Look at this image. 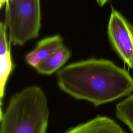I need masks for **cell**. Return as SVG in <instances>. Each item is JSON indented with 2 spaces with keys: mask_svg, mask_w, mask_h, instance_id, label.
Segmentation results:
<instances>
[{
  "mask_svg": "<svg viewBox=\"0 0 133 133\" xmlns=\"http://www.w3.org/2000/svg\"><path fill=\"white\" fill-rule=\"evenodd\" d=\"M5 12L10 44L22 46L38 36L41 21L39 0H7Z\"/></svg>",
  "mask_w": 133,
  "mask_h": 133,
  "instance_id": "3957f363",
  "label": "cell"
},
{
  "mask_svg": "<svg viewBox=\"0 0 133 133\" xmlns=\"http://www.w3.org/2000/svg\"><path fill=\"white\" fill-rule=\"evenodd\" d=\"M116 116L133 132V94L116 105Z\"/></svg>",
  "mask_w": 133,
  "mask_h": 133,
  "instance_id": "9c48e42d",
  "label": "cell"
},
{
  "mask_svg": "<svg viewBox=\"0 0 133 133\" xmlns=\"http://www.w3.org/2000/svg\"><path fill=\"white\" fill-rule=\"evenodd\" d=\"M10 44L6 25L5 22H1L0 26V116L3 113L2 99L4 96L6 83L14 69V64L10 55Z\"/></svg>",
  "mask_w": 133,
  "mask_h": 133,
  "instance_id": "5b68a950",
  "label": "cell"
},
{
  "mask_svg": "<svg viewBox=\"0 0 133 133\" xmlns=\"http://www.w3.org/2000/svg\"><path fill=\"white\" fill-rule=\"evenodd\" d=\"M70 57L71 51L63 45L52 55L39 63L35 69L39 74L51 75L61 69Z\"/></svg>",
  "mask_w": 133,
  "mask_h": 133,
  "instance_id": "ba28073f",
  "label": "cell"
},
{
  "mask_svg": "<svg viewBox=\"0 0 133 133\" xmlns=\"http://www.w3.org/2000/svg\"><path fill=\"white\" fill-rule=\"evenodd\" d=\"M63 46V39L59 35L45 38L39 41L35 48L25 56V60L29 65L35 68Z\"/></svg>",
  "mask_w": 133,
  "mask_h": 133,
  "instance_id": "52a82bcc",
  "label": "cell"
},
{
  "mask_svg": "<svg viewBox=\"0 0 133 133\" xmlns=\"http://www.w3.org/2000/svg\"><path fill=\"white\" fill-rule=\"evenodd\" d=\"M7 0H0V7L2 8L4 5H6Z\"/></svg>",
  "mask_w": 133,
  "mask_h": 133,
  "instance_id": "8fae6325",
  "label": "cell"
},
{
  "mask_svg": "<svg viewBox=\"0 0 133 133\" xmlns=\"http://www.w3.org/2000/svg\"><path fill=\"white\" fill-rule=\"evenodd\" d=\"M107 32L113 49L128 66L132 69L133 26L113 8H112Z\"/></svg>",
  "mask_w": 133,
  "mask_h": 133,
  "instance_id": "277c9868",
  "label": "cell"
},
{
  "mask_svg": "<svg viewBox=\"0 0 133 133\" xmlns=\"http://www.w3.org/2000/svg\"><path fill=\"white\" fill-rule=\"evenodd\" d=\"M49 116L43 90L30 86L14 94L0 116V133H46Z\"/></svg>",
  "mask_w": 133,
  "mask_h": 133,
  "instance_id": "7a4b0ae2",
  "label": "cell"
},
{
  "mask_svg": "<svg viewBox=\"0 0 133 133\" xmlns=\"http://www.w3.org/2000/svg\"><path fill=\"white\" fill-rule=\"evenodd\" d=\"M65 133H126L113 119L97 116L85 123L70 128Z\"/></svg>",
  "mask_w": 133,
  "mask_h": 133,
  "instance_id": "8992f818",
  "label": "cell"
},
{
  "mask_svg": "<svg viewBox=\"0 0 133 133\" xmlns=\"http://www.w3.org/2000/svg\"><path fill=\"white\" fill-rule=\"evenodd\" d=\"M57 82L64 92L95 107L128 96L133 78L111 60L91 58L73 62L57 72Z\"/></svg>",
  "mask_w": 133,
  "mask_h": 133,
  "instance_id": "6da1fadb",
  "label": "cell"
},
{
  "mask_svg": "<svg viewBox=\"0 0 133 133\" xmlns=\"http://www.w3.org/2000/svg\"><path fill=\"white\" fill-rule=\"evenodd\" d=\"M96 1L97 3H98V4L100 6L102 7L109 0H96Z\"/></svg>",
  "mask_w": 133,
  "mask_h": 133,
  "instance_id": "30bf717a",
  "label": "cell"
}]
</instances>
